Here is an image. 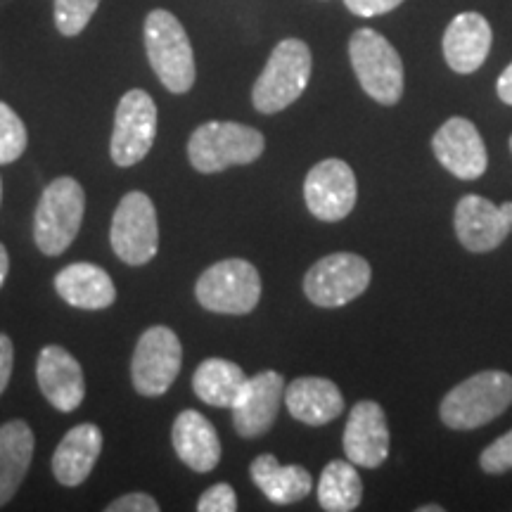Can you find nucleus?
Returning a JSON list of instances; mask_svg holds the SVG:
<instances>
[{
    "label": "nucleus",
    "mask_w": 512,
    "mask_h": 512,
    "mask_svg": "<svg viewBox=\"0 0 512 512\" xmlns=\"http://www.w3.org/2000/svg\"><path fill=\"white\" fill-rule=\"evenodd\" d=\"M100 0H55V27L62 36H79L88 27Z\"/></svg>",
    "instance_id": "nucleus-28"
},
{
    "label": "nucleus",
    "mask_w": 512,
    "mask_h": 512,
    "mask_svg": "<svg viewBox=\"0 0 512 512\" xmlns=\"http://www.w3.org/2000/svg\"><path fill=\"white\" fill-rule=\"evenodd\" d=\"M479 465L489 475H503V472L512 470V430L484 448V453L479 456Z\"/></svg>",
    "instance_id": "nucleus-29"
},
{
    "label": "nucleus",
    "mask_w": 512,
    "mask_h": 512,
    "mask_svg": "<svg viewBox=\"0 0 512 512\" xmlns=\"http://www.w3.org/2000/svg\"><path fill=\"white\" fill-rule=\"evenodd\" d=\"M176 456L195 472H211L221 463V439L216 427L197 411H183L171 432Z\"/></svg>",
    "instance_id": "nucleus-22"
},
{
    "label": "nucleus",
    "mask_w": 512,
    "mask_h": 512,
    "mask_svg": "<svg viewBox=\"0 0 512 512\" xmlns=\"http://www.w3.org/2000/svg\"><path fill=\"white\" fill-rule=\"evenodd\" d=\"M363 482L351 460H332L318 482V503L328 512H351L361 505Z\"/></svg>",
    "instance_id": "nucleus-26"
},
{
    "label": "nucleus",
    "mask_w": 512,
    "mask_h": 512,
    "mask_svg": "<svg viewBox=\"0 0 512 512\" xmlns=\"http://www.w3.org/2000/svg\"><path fill=\"white\" fill-rule=\"evenodd\" d=\"M12 366H15V344L5 332H0V396L8 389Z\"/></svg>",
    "instance_id": "nucleus-33"
},
{
    "label": "nucleus",
    "mask_w": 512,
    "mask_h": 512,
    "mask_svg": "<svg viewBox=\"0 0 512 512\" xmlns=\"http://www.w3.org/2000/svg\"><path fill=\"white\" fill-rule=\"evenodd\" d=\"M197 510L200 512H235L238 510V496H235L233 486L226 482H219L200 496V501H197Z\"/></svg>",
    "instance_id": "nucleus-30"
},
{
    "label": "nucleus",
    "mask_w": 512,
    "mask_h": 512,
    "mask_svg": "<svg viewBox=\"0 0 512 512\" xmlns=\"http://www.w3.org/2000/svg\"><path fill=\"white\" fill-rule=\"evenodd\" d=\"M285 406L294 420L309 427H323L344 411V396L325 377H297L285 387Z\"/></svg>",
    "instance_id": "nucleus-20"
},
{
    "label": "nucleus",
    "mask_w": 512,
    "mask_h": 512,
    "mask_svg": "<svg viewBox=\"0 0 512 512\" xmlns=\"http://www.w3.org/2000/svg\"><path fill=\"white\" fill-rule=\"evenodd\" d=\"M370 264L363 256L337 252L316 261L304 275V294L320 309H339L368 290Z\"/></svg>",
    "instance_id": "nucleus-8"
},
{
    "label": "nucleus",
    "mask_w": 512,
    "mask_h": 512,
    "mask_svg": "<svg viewBox=\"0 0 512 512\" xmlns=\"http://www.w3.org/2000/svg\"><path fill=\"white\" fill-rule=\"evenodd\" d=\"M264 133L238 121H207L188 140V159L200 174H219L230 166H247L264 155Z\"/></svg>",
    "instance_id": "nucleus-1"
},
{
    "label": "nucleus",
    "mask_w": 512,
    "mask_h": 512,
    "mask_svg": "<svg viewBox=\"0 0 512 512\" xmlns=\"http://www.w3.org/2000/svg\"><path fill=\"white\" fill-rule=\"evenodd\" d=\"M86 214V192L72 176L50 181L34 214L36 247L46 256H60L79 235Z\"/></svg>",
    "instance_id": "nucleus-5"
},
{
    "label": "nucleus",
    "mask_w": 512,
    "mask_h": 512,
    "mask_svg": "<svg viewBox=\"0 0 512 512\" xmlns=\"http://www.w3.org/2000/svg\"><path fill=\"white\" fill-rule=\"evenodd\" d=\"M245 382V370L228 358H207L192 375V389H195L197 399L214 408L233 406Z\"/></svg>",
    "instance_id": "nucleus-25"
},
{
    "label": "nucleus",
    "mask_w": 512,
    "mask_h": 512,
    "mask_svg": "<svg viewBox=\"0 0 512 512\" xmlns=\"http://www.w3.org/2000/svg\"><path fill=\"white\" fill-rule=\"evenodd\" d=\"M145 53L166 91L183 95L195 86V55L183 24L169 10H152L143 27Z\"/></svg>",
    "instance_id": "nucleus-2"
},
{
    "label": "nucleus",
    "mask_w": 512,
    "mask_h": 512,
    "mask_svg": "<svg viewBox=\"0 0 512 512\" xmlns=\"http://www.w3.org/2000/svg\"><path fill=\"white\" fill-rule=\"evenodd\" d=\"M491 24L479 12H460L444 34V57L458 74H472L486 62L491 50Z\"/></svg>",
    "instance_id": "nucleus-18"
},
{
    "label": "nucleus",
    "mask_w": 512,
    "mask_h": 512,
    "mask_svg": "<svg viewBox=\"0 0 512 512\" xmlns=\"http://www.w3.org/2000/svg\"><path fill=\"white\" fill-rule=\"evenodd\" d=\"M496 91H498V98H501L505 105H512V62L505 67V72L498 76Z\"/></svg>",
    "instance_id": "nucleus-34"
},
{
    "label": "nucleus",
    "mask_w": 512,
    "mask_h": 512,
    "mask_svg": "<svg viewBox=\"0 0 512 512\" xmlns=\"http://www.w3.org/2000/svg\"><path fill=\"white\" fill-rule=\"evenodd\" d=\"M311 50L299 38H285L273 48L264 72L252 88L256 112L278 114L302 98L311 79Z\"/></svg>",
    "instance_id": "nucleus-4"
},
{
    "label": "nucleus",
    "mask_w": 512,
    "mask_h": 512,
    "mask_svg": "<svg viewBox=\"0 0 512 512\" xmlns=\"http://www.w3.org/2000/svg\"><path fill=\"white\" fill-rule=\"evenodd\" d=\"M432 150L448 174L460 181H477L489 166V155H486V145L477 126L463 117L448 119L434 133Z\"/></svg>",
    "instance_id": "nucleus-14"
},
{
    "label": "nucleus",
    "mask_w": 512,
    "mask_h": 512,
    "mask_svg": "<svg viewBox=\"0 0 512 512\" xmlns=\"http://www.w3.org/2000/svg\"><path fill=\"white\" fill-rule=\"evenodd\" d=\"M403 0H344V5L358 17H377L387 15L399 8Z\"/></svg>",
    "instance_id": "nucleus-32"
},
{
    "label": "nucleus",
    "mask_w": 512,
    "mask_h": 512,
    "mask_svg": "<svg viewBox=\"0 0 512 512\" xmlns=\"http://www.w3.org/2000/svg\"><path fill=\"white\" fill-rule=\"evenodd\" d=\"M102 444V432L98 425L81 422L64 434L53 456V475L62 486H79L88 479L98 463Z\"/></svg>",
    "instance_id": "nucleus-21"
},
{
    "label": "nucleus",
    "mask_w": 512,
    "mask_h": 512,
    "mask_svg": "<svg viewBox=\"0 0 512 512\" xmlns=\"http://www.w3.org/2000/svg\"><path fill=\"white\" fill-rule=\"evenodd\" d=\"M36 439L29 422L10 420L0 425V508L15 498L34 460Z\"/></svg>",
    "instance_id": "nucleus-23"
},
{
    "label": "nucleus",
    "mask_w": 512,
    "mask_h": 512,
    "mask_svg": "<svg viewBox=\"0 0 512 512\" xmlns=\"http://www.w3.org/2000/svg\"><path fill=\"white\" fill-rule=\"evenodd\" d=\"M512 403V375L484 370L467 377L441 401L439 415L451 430H477L503 415Z\"/></svg>",
    "instance_id": "nucleus-3"
},
{
    "label": "nucleus",
    "mask_w": 512,
    "mask_h": 512,
    "mask_svg": "<svg viewBox=\"0 0 512 512\" xmlns=\"http://www.w3.org/2000/svg\"><path fill=\"white\" fill-rule=\"evenodd\" d=\"M55 290L69 306L81 311L110 309L117 302L112 275L91 261H76L55 275Z\"/></svg>",
    "instance_id": "nucleus-19"
},
{
    "label": "nucleus",
    "mask_w": 512,
    "mask_h": 512,
    "mask_svg": "<svg viewBox=\"0 0 512 512\" xmlns=\"http://www.w3.org/2000/svg\"><path fill=\"white\" fill-rule=\"evenodd\" d=\"M8 273H10V254L8 249H5V245H0V287H3Z\"/></svg>",
    "instance_id": "nucleus-35"
},
{
    "label": "nucleus",
    "mask_w": 512,
    "mask_h": 512,
    "mask_svg": "<svg viewBox=\"0 0 512 512\" xmlns=\"http://www.w3.org/2000/svg\"><path fill=\"white\" fill-rule=\"evenodd\" d=\"M0 197H3V183H0Z\"/></svg>",
    "instance_id": "nucleus-38"
},
{
    "label": "nucleus",
    "mask_w": 512,
    "mask_h": 512,
    "mask_svg": "<svg viewBox=\"0 0 512 512\" xmlns=\"http://www.w3.org/2000/svg\"><path fill=\"white\" fill-rule=\"evenodd\" d=\"M358 185L354 169L342 159H323L304 181L306 207L320 221H342L354 211Z\"/></svg>",
    "instance_id": "nucleus-12"
},
{
    "label": "nucleus",
    "mask_w": 512,
    "mask_h": 512,
    "mask_svg": "<svg viewBox=\"0 0 512 512\" xmlns=\"http://www.w3.org/2000/svg\"><path fill=\"white\" fill-rule=\"evenodd\" d=\"M29 145V133L19 114L8 102L0 100V164H12L24 155Z\"/></svg>",
    "instance_id": "nucleus-27"
},
{
    "label": "nucleus",
    "mask_w": 512,
    "mask_h": 512,
    "mask_svg": "<svg viewBox=\"0 0 512 512\" xmlns=\"http://www.w3.org/2000/svg\"><path fill=\"white\" fill-rule=\"evenodd\" d=\"M501 207L505 211V216H508V219L512 221V202H505V204H501Z\"/></svg>",
    "instance_id": "nucleus-36"
},
{
    "label": "nucleus",
    "mask_w": 512,
    "mask_h": 512,
    "mask_svg": "<svg viewBox=\"0 0 512 512\" xmlns=\"http://www.w3.org/2000/svg\"><path fill=\"white\" fill-rule=\"evenodd\" d=\"M356 79L380 105H396L403 95V62L392 43L375 29H358L349 41Z\"/></svg>",
    "instance_id": "nucleus-6"
},
{
    "label": "nucleus",
    "mask_w": 512,
    "mask_h": 512,
    "mask_svg": "<svg viewBox=\"0 0 512 512\" xmlns=\"http://www.w3.org/2000/svg\"><path fill=\"white\" fill-rule=\"evenodd\" d=\"M254 484L275 505H292L311 494L313 479L302 465H283L271 453H261L249 467Z\"/></svg>",
    "instance_id": "nucleus-24"
},
{
    "label": "nucleus",
    "mask_w": 512,
    "mask_h": 512,
    "mask_svg": "<svg viewBox=\"0 0 512 512\" xmlns=\"http://www.w3.org/2000/svg\"><path fill=\"white\" fill-rule=\"evenodd\" d=\"M444 508H439V505H425V508H420V512H441Z\"/></svg>",
    "instance_id": "nucleus-37"
},
{
    "label": "nucleus",
    "mask_w": 512,
    "mask_h": 512,
    "mask_svg": "<svg viewBox=\"0 0 512 512\" xmlns=\"http://www.w3.org/2000/svg\"><path fill=\"white\" fill-rule=\"evenodd\" d=\"M183 366V344L166 325L145 330L131 361V380L138 394L162 396L176 382Z\"/></svg>",
    "instance_id": "nucleus-10"
},
{
    "label": "nucleus",
    "mask_w": 512,
    "mask_h": 512,
    "mask_svg": "<svg viewBox=\"0 0 512 512\" xmlns=\"http://www.w3.org/2000/svg\"><path fill=\"white\" fill-rule=\"evenodd\" d=\"M105 510L107 512H157L159 503L147 494H126V496L114 498Z\"/></svg>",
    "instance_id": "nucleus-31"
},
{
    "label": "nucleus",
    "mask_w": 512,
    "mask_h": 512,
    "mask_svg": "<svg viewBox=\"0 0 512 512\" xmlns=\"http://www.w3.org/2000/svg\"><path fill=\"white\" fill-rule=\"evenodd\" d=\"M453 226L460 245L475 254H484L503 245L512 230V221L505 216L501 204L479 195H465L456 204Z\"/></svg>",
    "instance_id": "nucleus-15"
},
{
    "label": "nucleus",
    "mask_w": 512,
    "mask_h": 512,
    "mask_svg": "<svg viewBox=\"0 0 512 512\" xmlns=\"http://www.w3.org/2000/svg\"><path fill=\"white\" fill-rule=\"evenodd\" d=\"M195 297L211 313L245 316L261 299V275L245 259L219 261L200 275Z\"/></svg>",
    "instance_id": "nucleus-7"
},
{
    "label": "nucleus",
    "mask_w": 512,
    "mask_h": 512,
    "mask_svg": "<svg viewBox=\"0 0 512 512\" xmlns=\"http://www.w3.org/2000/svg\"><path fill=\"white\" fill-rule=\"evenodd\" d=\"M36 380L50 406L62 413L76 411L86 399V377L81 363L57 344H48L38 354Z\"/></svg>",
    "instance_id": "nucleus-16"
},
{
    "label": "nucleus",
    "mask_w": 512,
    "mask_h": 512,
    "mask_svg": "<svg viewBox=\"0 0 512 512\" xmlns=\"http://www.w3.org/2000/svg\"><path fill=\"white\" fill-rule=\"evenodd\" d=\"M110 242L114 254L128 266H145L159 252L157 209L145 192L133 190L121 197L114 211Z\"/></svg>",
    "instance_id": "nucleus-9"
},
{
    "label": "nucleus",
    "mask_w": 512,
    "mask_h": 512,
    "mask_svg": "<svg viewBox=\"0 0 512 512\" xmlns=\"http://www.w3.org/2000/svg\"><path fill=\"white\" fill-rule=\"evenodd\" d=\"M344 453L354 465L375 470L389 456V427L380 403L358 401L344 430Z\"/></svg>",
    "instance_id": "nucleus-17"
},
{
    "label": "nucleus",
    "mask_w": 512,
    "mask_h": 512,
    "mask_svg": "<svg viewBox=\"0 0 512 512\" xmlns=\"http://www.w3.org/2000/svg\"><path fill=\"white\" fill-rule=\"evenodd\" d=\"M510 150H512V138H510Z\"/></svg>",
    "instance_id": "nucleus-39"
},
{
    "label": "nucleus",
    "mask_w": 512,
    "mask_h": 512,
    "mask_svg": "<svg viewBox=\"0 0 512 512\" xmlns=\"http://www.w3.org/2000/svg\"><path fill=\"white\" fill-rule=\"evenodd\" d=\"M157 136V105L150 93L133 88L119 100L110 140L112 162L128 169L150 155Z\"/></svg>",
    "instance_id": "nucleus-11"
},
{
    "label": "nucleus",
    "mask_w": 512,
    "mask_h": 512,
    "mask_svg": "<svg viewBox=\"0 0 512 512\" xmlns=\"http://www.w3.org/2000/svg\"><path fill=\"white\" fill-rule=\"evenodd\" d=\"M285 399V380L275 370H261L254 377H247L238 399L230 406L233 425L240 437H264L278 420L280 403Z\"/></svg>",
    "instance_id": "nucleus-13"
}]
</instances>
